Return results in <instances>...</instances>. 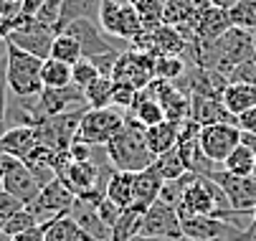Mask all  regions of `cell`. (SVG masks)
Returning a JSON list of instances; mask_svg holds the SVG:
<instances>
[{
  "label": "cell",
  "instance_id": "30",
  "mask_svg": "<svg viewBox=\"0 0 256 241\" xmlns=\"http://www.w3.org/2000/svg\"><path fill=\"white\" fill-rule=\"evenodd\" d=\"M188 68V61L182 56H155V79L178 82Z\"/></svg>",
  "mask_w": 256,
  "mask_h": 241
},
{
  "label": "cell",
  "instance_id": "13",
  "mask_svg": "<svg viewBox=\"0 0 256 241\" xmlns=\"http://www.w3.org/2000/svg\"><path fill=\"white\" fill-rule=\"evenodd\" d=\"M56 178L79 198L99 186V168L92 160H68L58 168Z\"/></svg>",
  "mask_w": 256,
  "mask_h": 241
},
{
  "label": "cell",
  "instance_id": "33",
  "mask_svg": "<svg viewBox=\"0 0 256 241\" xmlns=\"http://www.w3.org/2000/svg\"><path fill=\"white\" fill-rule=\"evenodd\" d=\"M33 226H41V224H38V218H36V216L30 214V208L26 206V208H20L18 214H13V216L6 221L0 236L8 241L10 236H18V234H23V231H28V228H33Z\"/></svg>",
  "mask_w": 256,
  "mask_h": 241
},
{
  "label": "cell",
  "instance_id": "27",
  "mask_svg": "<svg viewBox=\"0 0 256 241\" xmlns=\"http://www.w3.org/2000/svg\"><path fill=\"white\" fill-rule=\"evenodd\" d=\"M41 82L44 86H68L74 84L71 82V64H64L58 58H44V66H41Z\"/></svg>",
  "mask_w": 256,
  "mask_h": 241
},
{
  "label": "cell",
  "instance_id": "7",
  "mask_svg": "<svg viewBox=\"0 0 256 241\" xmlns=\"http://www.w3.org/2000/svg\"><path fill=\"white\" fill-rule=\"evenodd\" d=\"M114 82H127L134 89H148L150 82L155 79V56L148 51H137V48H127L122 51V56L114 64L112 72Z\"/></svg>",
  "mask_w": 256,
  "mask_h": 241
},
{
  "label": "cell",
  "instance_id": "32",
  "mask_svg": "<svg viewBox=\"0 0 256 241\" xmlns=\"http://www.w3.org/2000/svg\"><path fill=\"white\" fill-rule=\"evenodd\" d=\"M140 13V20L144 26V30H155L158 26H162V13H165V0H140L134 6Z\"/></svg>",
  "mask_w": 256,
  "mask_h": 241
},
{
  "label": "cell",
  "instance_id": "22",
  "mask_svg": "<svg viewBox=\"0 0 256 241\" xmlns=\"http://www.w3.org/2000/svg\"><path fill=\"white\" fill-rule=\"evenodd\" d=\"M144 137H148V148L150 152L158 158L168 150H175L178 148V140H180V124L165 120L155 127H148V132H144Z\"/></svg>",
  "mask_w": 256,
  "mask_h": 241
},
{
  "label": "cell",
  "instance_id": "8",
  "mask_svg": "<svg viewBox=\"0 0 256 241\" xmlns=\"http://www.w3.org/2000/svg\"><path fill=\"white\" fill-rule=\"evenodd\" d=\"M74 200H76V196L71 193L58 178H54L51 183H46L41 188V193L36 196V200L28 206V208H30V214L36 218H38V224L44 226V224H48V221H54L58 216L71 214Z\"/></svg>",
  "mask_w": 256,
  "mask_h": 241
},
{
  "label": "cell",
  "instance_id": "45",
  "mask_svg": "<svg viewBox=\"0 0 256 241\" xmlns=\"http://www.w3.org/2000/svg\"><path fill=\"white\" fill-rule=\"evenodd\" d=\"M251 44H254V54H256V30L251 33Z\"/></svg>",
  "mask_w": 256,
  "mask_h": 241
},
{
  "label": "cell",
  "instance_id": "2",
  "mask_svg": "<svg viewBox=\"0 0 256 241\" xmlns=\"http://www.w3.org/2000/svg\"><path fill=\"white\" fill-rule=\"evenodd\" d=\"M8 48V66H6V76H8V89L18 96V99H28V96H38L44 92V82H41V66L44 58L33 56L13 44L6 41Z\"/></svg>",
  "mask_w": 256,
  "mask_h": 241
},
{
  "label": "cell",
  "instance_id": "21",
  "mask_svg": "<svg viewBox=\"0 0 256 241\" xmlns=\"http://www.w3.org/2000/svg\"><path fill=\"white\" fill-rule=\"evenodd\" d=\"M44 236H46V241H96L92 234H86L74 218H71V214L44 224Z\"/></svg>",
  "mask_w": 256,
  "mask_h": 241
},
{
  "label": "cell",
  "instance_id": "14",
  "mask_svg": "<svg viewBox=\"0 0 256 241\" xmlns=\"http://www.w3.org/2000/svg\"><path fill=\"white\" fill-rule=\"evenodd\" d=\"M231 28V18H228V10H221L216 6H208L198 20L193 23L190 33H188V44H198V46H208L213 44L216 38H221L224 33Z\"/></svg>",
  "mask_w": 256,
  "mask_h": 241
},
{
  "label": "cell",
  "instance_id": "34",
  "mask_svg": "<svg viewBox=\"0 0 256 241\" xmlns=\"http://www.w3.org/2000/svg\"><path fill=\"white\" fill-rule=\"evenodd\" d=\"M6 66H8V48L6 41L0 44V134H3L8 127V76H6Z\"/></svg>",
  "mask_w": 256,
  "mask_h": 241
},
{
  "label": "cell",
  "instance_id": "50",
  "mask_svg": "<svg viewBox=\"0 0 256 241\" xmlns=\"http://www.w3.org/2000/svg\"><path fill=\"white\" fill-rule=\"evenodd\" d=\"M3 41H6V38H0V44H3Z\"/></svg>",
  "mask_w": 256,
  "mask_h": 241
},
{
  "label": "cell",
  "instance_id": "3",
  "mask_svg": "<svg viewBox=\"0 0 256 241\" xmlns=\"http://www.w3.org/2000/svg\"><path fill=\"white\" fill-rule=\"evenodd\" d=\"M96 20L104 28V33H109V36H114L124 44H132L144 30L140 13L130 0H99Z\"/></svg>",
  "mask_w": 256,
  "mask_h": 241
},
{
  "label": "cell",
  "instance_id": "1",
  "mask_svg": "<svg viewBox=\"0 0 256 241\" xmlns=\"http://www.w3.org/2000/svg\"><path fill=\"white\" fill-rule=\"evenodd\" d=\"M148 127L142 122H137L132 114H124V130L109 140L106 148V158L112 160L114 170H124V173H140V170L150 168L155 155L148 148V137H144Z\"/></svg>",
  "mask_w": 256,
  "mask_h": 241
},
{
  "label": "cell",
  "instance_id": "17",
  "mask_svg": "<svg viewBox=\"0 0 256 241\" xmlns=\"http://www.w3.org/2000/svg\"><path fill=\"white\" fill-rule=\"evenodd\" d=\"M36 145H38V134L33 124H16L0 134V152L8 158L26 160L36 150Z\"/></svg>",
  "mask_w": 256,
  "mask_h": 241
},
{
  "label": "cell",
  "instance_id": "18",
  "mask_svg": "<svg viewBox=\"0 0 256 241\" xmlns=\"http://www.w3.org/2000/svg\"><path fill=\"white\" fill-rule=\"evenodd\" d=\"M190 96V120H196L200 127L213 124V122H236V117L224 107L218 96H206V94H188Z\"/></svg>",
  "mask_w": 256,
  "mask_h": 241
},
{
  "label": "cell",
  "instance_id": "38",
  "mask_svg": "<svg viewBox=\"0 0 256 241\" xmlns=\"http://www.w3.org/2000/svg\"><path fill=\"white\" fill-rule=\"evenodd\" d=\"M228 82H246V84H254L256 86V54H251L246 61H241Z\"/></svg>",
  "mask_w": 256,
  "mask_h": 241
},
{
  "label": "cell",
  "instance_id": "10",
  "mask_svg": "<svg viewBox=\"0 0 256 241\" xmlns=\"http://www.w3.org/2000/svg\"><path fill=\"white\" fill-rule=\"evenodd\" d=\"M0 188L8 190L10 196H16L18 200H23L26 206H30L36 200V196L41 193V183L36 180V176L30 173V168L18 160V158H8L3 155V173H0Z\"/></svg>",
  "mask_w": 256,
  "mask_h": 241
},
{
  "label": "cell",
  "instance_id": "5",
  "mask_svg": "<svg viewBox=\"0 0 256 241\" xmlns=\"http://www.w3.org/2000/svg\"><path fill=\"white\" fill-rule=\"evenodd\" d=\"M64 30L71 33V36L82 44V54L86 58H94V56L106 54V51H127L130 48L124 41H120L114 36H109V33H104V28L99 26L96 18H79L74 23H68Z\"/></svg>",
  "mask_w": 256,
  "mask_h": 241
},
{
  "label": "cell",
  "instance_id": "46",
  "mask_svg": "<svg viewBox=\"0 0 256 241\" xmlns=\"http://www.w3.org/2000/svg\"><path fill=\"white\" fill-rule=\"evenodd\" d=\"M130 3H132V6H137V3H140V0H130Z\"/></svg>",
  "mask_w": 256,
  "mask_h": 241
},
{
  "label": "cell",
  "instance_id": "42",
  "mask_svg": "<svg viewBox=\"0 0 256 241\" xmlns=\"http://www.w3.org/2000/svg\"><path fill=\"white\" fill-rule=\"evenodd\" d=\"M130 241H190V238H160V236H142V234H137Z\"/></svg>",
  "mask_w": 256,
  "mask_h": 241
},
{
  "label": "cell",
  "instance_id": "36",
  "mask_svg": "<svg viewBox=\"0 0 256 241\" xmlns=\"http://www.w3.org/2000/svg\"><path fill=\"white\" fill-rule=\"evenodd\" d=\"M140 89H134L127 82H114V92H112V104L122 107V110H132V104L137 102Z\"/></svg>",
  "mask_w": 256,
  "mask_h": 241
},
{
  "label": "cell",
  "instance_id": "41",
  "mask_svg": "<svg viewBox=\"0 0 256 241\" xmlns=\"http://www.w3.org/2000/svg\"><path fill=\"white\" fill-rule=\"evenodd\" d=\"M8 241H46L44 226H33V228H28V231H23V234H18V236H10Z\"/></svg>",
  "mask_w": 256,
  "mask_h": 241
},
{
  "label": "cell",
  "instance_id": "31",
  "mask_svg": "<svg viewBox=\"0 0 256 241\" xmlns=\"http://www.w3.org/2000/svg\"><path fill=\"white\" fill-rule=\"evenodd\" d=\"M228 18H231V26L254 33L256 30V0H238L228 10Z\"/></svg>",
  "mask_w": 256,
  "mask_h": 241
},
{
  "label": "cell",
  "instance_id": "19",
  "mask_svg": "<svg viewBox=\"0 0 256 241\" xmlns=\"http://www.w3.org/2000/svg\"><path fill=\"white\" fill-rule=\"evenodd\" d=\"M186 48H188V38L180 33V28L162 23L155 30H150L152 56H186Z\"/></svg>",
  "mask_w": 256,
  "mask_h": 241
},
{
  "label": "cell",
  "instance_id": "4",
  "mask_svg": "<svg viewBox=\"0 0 256 241\" xmlns=\"http://www.w3.org/2000/svg\"><path fill=\"white\" fill-rule=\"evenodd\" d=\"M124 130V114L112 110V107H102V110H86L82 122H79V130H76V137L74 140L79 142H86V145H106L109 140Z\"/></svg>",
  "mask_w": 256,
  "mask_h": 241
},
{
  "label": "cell",
  "instance_id": "40",
  "mask_svg": "<svg viewBox=\"0 0 256 241\" xmlns=\"http://www.w3.org/2000/svg\"><path fill=\"white\" fill-rule=\"evenodd\" d=\"M236 127H238L241 132H256V107L241 112V114L236 117Z\"/></svg>",
  "mask_w": 256,
  "mask_h": 241
},
{
  "label": "cell",
  "instance_id": "11",
  "mask_svg": "<svg viewBox=\"0 0 256 241\" xmlns=\"http://www.w3.org/2000/svg\"><path fill=\"white\" fill-rule=\"evenodd\" d=\"M140 234L142 236H160V238H186L180 226V216L175 211V206L165 203L158 198L148 211L142 214L140 221Z\"/></svg>",
  "mask_w": 256,
  "mask_h": 241
},
{
  "label": "cell",
  "instance_id": "16",
  "mask_svg": "<svg viewBox=\"0 0 256 241\" xmlns=\"http://www.w3.org/2000/svg\"><path fill=\"white\" fill-rule=\"evenodd\" d=\"M165 180L158 176V170L150 165V168H144L140 170V173H134V183H132V206L130 208L144 214L150 208V206L160 198V190H162Z\"/></svg>",
  "mask_w": 256,
  "mask_h": 241
},
{
  "label": "cell",
  "instance_id": "44",
  "mask_svg": "<svg viewBox=\"0 0 256 241\" xmlns=\"http://www.w3.org/2000/svg\"><path fill=\"white\" fill-rule=\"evenodd\" d=\"M236 3H238V0H210V6L221 8V10H231V8H234Z\"/></svg>",
  "mask_w": 256,
  "mask_h": 241
},
{
  "label": "cell",
  "instance_id": "35",
  "mask_svg": "<svg viewBox=\"0 0 256 241\" xmlns=\"http://www.w3.org/2000/svg\"><path fill=\"white\" fill-rule=\"evenodd\" d=\"M96 76H102V74H99V68H96V64L92 58L82 56L76 64H71V82H74L79 89H86Z\"/></svg>",
  "mask_w": 256,
  "mask_h": 241
},
{
  "label": "cell",
  "instance_id": "15",
  "mask_svg": "<svg viewBox=\"0 0 256 241\" xmlns=\"http://www.w3.org/2000/svg\"><path fill=\"white\" fill-rule=\"evenodd\" d=\"M210 6V0H168L165 3V13L162 20L168 26L180 28V33L188 38V33L193 28V23L198 20V16Z\"/></svg>",
  "mask_w": 256,
  "mask_h": 241
},
{
  "label": "cell",
  "instance_id": "23",
  "mask_svg": "<svg viewBox=\"0 0 256 241\" xmlns=\"http://www.w3.org/2000/svg\"><path fill=\"white\" fill-rule=\"evenodd\" d=\"M127 114H132V117H134L137 122H142L144 127H155V124H160V122L168 120L162 104H160L155 96L148 94V89H142V92L137 94V102L132 104V110H127Z\"/></svg>",
  "mask_w": 256,
  "mask_h": 241
},
{
  "label": "cell",
  "instance_id": "25",
  "mask_svg": "<svg viewBox=\"0 0 256 241\" xmlns=\"http://www.w3.org/2000/svg\"><path fill=\"white\" fill-rule=\"evenodd\" d=\"M82 44L71 36V33L61 30L54 36V44H51V58H58L64 64H76L82 58Z\"/></svg>",
  "mask_w": 256,
  "mask_h": 241
},
{
  "label": "cell",
  "instance_id": "12",
  "mask_svg": "<svg viewBox=\"0 0 256 241\" xmlns=\"http://www.w3.org/2000/svg\"><path fill=\"white\" fill-rule=\"evenodd\" d=\"M36 104H38V112L46 117L54 114H66V112H79V110H89L84 89H79L76 84L68 86H44V92L36 96Z\"/></svg>",
  "mask_w": 256,
  "mask_h": 241
},
{
  "label": "cell",
  "instance_id": "43",
  "mask_svg": "<svg viewBox=\"0 0 256 241\" xmlns=\"http://www.w3.org/2000/svg\"><path fill=\"white\" fill-rule=\"evenodd\" d=\"M241 142L248 145V148L256 152V132H241Z\"/></svg>",
  "mask_w": 256,
  "mask_h": 241
},
{
  "label": "cell",
  "instance_id": "49",
  "mask_svg": "<svg viewBox=\"0 0 256 241\" xmlns=\"http://www.w3.org/2000/svg\"><path fill=\"white\" fill-rule=\"evenodd\" d=\"M0 23H3V16H0Z\"/></svg>",
  "mask_w": 256,
  "mask_h": 241
},
{
  "label": "cell",
  "instance_id": "47",
  "mask_svg": "<svg viewBox=\"0 0 256 241\" xmlns=\"http://www.w3.org/2000/svg\"><path fill=\"white\" fill-rule=\"evenodd\" d=\"M251 176H254V178H256V165H254V173H251Z\"/></svg>",
  "mask_w": 256,
  "mask_h": 241
},
{
  "label": "cell",
  "instance_id": "9",
  "mask_svg": "<svg viewBox=\"0 0 256 241\" xmlns=\"http://www.w3.org/2000/svg\"><path fill=\"white\" fill-rule=\"evenodd\" d=\"M208 178L221 186V190L228 198L231 211L254 214V208H256V178L254 176H234L224 168V170L208 173Z\"/></svg>",
  "mask_w": 256,
  "mask_h": 241
},
{
  "label": "cell",
  "instance_id": "28",
  "mask_svg": "<svg viewBox=\"0 0 256 241\" xmlns=\"http://www.w3.org/2000/svg\"><path fill=\"white\" fill-rule=\"evenodd\" d=\"M152 168L158 170V176L168 183V180H178V178H182L188 173L186 170V165H182V160H180V155H178V148L175 150H168V152H162V155H158L155 160H152Z\"/></svg>",
  "mask_w": 256,
  "mask_h": 241
},
{
  "label": "cell",
  "instance_id": "26",
  "mask_svg": "<svg viewBox=\"0 0 256 241\" xmlns=\"http://www.w3.org/2000/svg\"><path fill=\"white\" fill-rule=\"evenodd\" d=\"M112 92H114V79H112V76H96V79L84 89L86 104H89L92 110L109 107V104H112Z\"/></svg>",
  "mask_w": 256,
  "mask_h": 241
},
{
  "label": "cell",
  "instance_id": "6",
  "mask_svg": "<svg viewBox=\"0 0 256 241\" xmlns=\"http://www.w3.org/2000/svg\"><path fill=\"white\" fill-rule=\"evenodd\" d=\"M198 142H200V150L206 152L208 160L224 165L226 158L241 145V130L236 127V122L203 124L198 132Z\"/></svg>",
  "mask_w": 256,
  "mask_h": 241
},
{
  "label": "cell",
  "instance_id": "24",
  "mask_svg": "<svg viewBox=\"0 0 256 241\" xmlns=\"http://www.w3.org/2000/svg\"><path fill=\"white\" fill-rule=\"evenodd\" d=\"M132 183H134V173H124V170H114L109 176L106 186H104V196L117 203L120 208H130L132 206Z\"/></svg>",
  "mask_w": 256,
  "mask_h": 241
},
{
  "label": "cell",
  "instance_id": "29",
  "mask_svg": "<svg viewBox=\"0 0 256 241\" xmlns=\"http://www.w3.org/2000/svg\"><path fill=\"white\" fill-rule=\"evenodd\" d=\"M254 165H256V152L248 148V145H238L224 162V168L234 176H251L254 173Z\"/></svg>",
  "mask_w": 256,
  "mask_h": 241
},
{
  "label": "cell",
  "instance_id": "39",
  "mask_svg": "<svg viewBox=\"0 0 256 241\" xmlns=\"http://www.w3.org/2000/svg\"><path fill=\"white\" fill-rule=\"evenodd\" d=\"M36 18H38L44 26L56 30L58 18H61V0H46V3L38 8V13H36Z\"/></svg>",
  "mask_w": 256,
  "mask_h": 241
},
{
  "label": "cell",
  "instance_id": "48",
  "mask_svg": "<svg viewBox=\"0 0 256 241\" xmlns=\"http://www.w3.org/2000/svg\"><path fill=\"white\" fill-rule=\"evenodd\" d=\"M254 224H256V208H254Z\"/></svg>",
  "mask_w": 256,
  "mask_h": 241
},
{
  "label": "cell",
  "instance_id": "20",
  "mask_svg": "<svg viewBox=\"0 0 256 241\" xmlns=\"http://www.w3.org/2000/svg\"><path fill=\"white\" fill-rule=\"evenodd\" d=\"M221 102L234 117H238L241 112L256 107V86L246 82H228L221 94Z\"/></svg>",
  "mask_w": 256,
  "mask_h": 241
},
{
  "label": "cell",
  "instance_id": "37",
  "mask_svg": "<svg viewBox=\"0 0 256 241\" xmlns=\"http://www.w3.org/2000/svg\"><path fill=\"white\" fill-rule=\"evenodd\" d=\"M20 208H26V203H23V200H18L16 196H10L8 190L0 188V231H3L6 221H8L13 214H18Z\"/></svg>",
  "mask_w": 256,
  "mask_h": 241
}]
</instances>
